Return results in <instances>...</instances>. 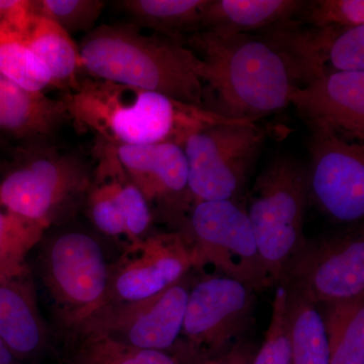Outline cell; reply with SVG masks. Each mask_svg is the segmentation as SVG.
Here are the masks:
<instances>
[{
	"instance_id": "obj_1",
	"label": "cell",
	"mask_w": 364,
	"mask_h": 364,
	"mask_svg": "<svg viewBox=\"0 0 364 364\" xmlns=\"http://www.w3.org/2000/svg\"><path fill=\"white\" fill-rule=\"evenodd\" d=\"M184 45L203 61L200 78L208 111L255 121L291 105L298 87L286 60L255 33H193Z\"/></svg>"
},
{
	"instance_id": "obj_2",
	"label": "cell",
	"mask_w": 364,
	"mask_h": 364,
	"mask_svg": "<svg viewBox=\"0 0 364 364\" xmlns=\"http://www.w3.org/2000/svg\"><path fill=\"white\" fill-rule=\"evenodd\" d=\"M62 100L74 123L112 146L183 148L189 136L208 127L237 122L161 93L90 76Z\"/></svg>"
},
{
	"instance_id": "obj_3",
	"label": "cell",
	"mask_w": 364,
	"mask_h": 364,
	"mask_svg": "<svg viewBox=\"0 0 364 364\" xmlns=\"http://www.w3.org/2000/svg\"><path fill=\"white\" fill-rule=\"evenodd\" d=\"M79 46L90 77L133 86L203 107V61L179 41L143 33L133 23L102 25Z\"/></svg>"
},
{
	"instance_id": "obj_4",
	"label": "cell",
	"mask_w": 364,
	"mask_h": 364,
	"mask_svg": "<svg viewBox=\"0 0 364 364\" xmlns=\"http://www.w3.org/2000/svg\"><path fill=\"white\" fill-rule=\"evenodd\" d=\"M309 202L308 169L293 157L275 158L251 189L247 214L272 284H279L287 262L305 241Z\"/></svg>"
},
{
	"instance_id": "obj_5",
	"label": "cell",
	"mask_w": 364,
	"mask_h": 364,
	"mask_svg": "<svg viewBox=\"0 0 364 364\" xmlns=\"http://www.w3.org/2000/svg\"><path fill=\"white\" fill-rule=\"evenodd\" d=\"M109 272L100 242L85 231L55 234L41 254V273L62 324L77 331L107 301Z\"/></svg>"
},
{
	"instance_id": "obj_6",
	"label": "cell",
	"mask_w": 364,
	"mask_h": 364,
	"mask_svg": "<svg viewBox=\"0 0 364 364\" xmlns=\"http://www.w3.org/2000/svg\"><path fill=\"white\" fill-rule=\"evenodd\" d=\"M91 172L81 158L45 145L28 146L23 159L0 182L6 212L47 228L85 198Z\"/></svg>"
},
{
	"instance_id": "obj_7",
	"label": "cell",
	"mask_w": 364,
	"mask_h": 364,
	"mask_svg": "<svg viewBox=\"0 0 364 364\" xmlns=\"http://www.w3.org/2000/svg\"><path fill=\"white\" fill-rule=\"evenodd\" d=\"M181 231L196 256V268L210 264L254 291L272 284L254 237L247 210L235 200H212L193 205Z\"/></svg>"
},
{
	"instance_id": "obj_8",
	"label": "cell",
	"mask_w": 364,
	"mask_h": 364,
	"mask_svg": "<svg viewBox=\"0 0 364 364\" xmlns=\"http://www.w3.org/2000/svg\"><path fill=\"white\" fill-rule=\"evenodd\" d=\"M264 140L262 129L246 121L215 124L189 136L183 150L193 205L236 202Z\"/></svg>"
},
{
	"instance_id": "obj_9",
	"label": "cell",
	"mask_w": 364,
	"mask_h": 364,
	"mask_svg": "<svg viewBox=\"0 0 364 364\" xmlns=\"http://www.w3.org/2000/svg\"><path fill=\"white\" fill-rule=\"evenodd\" d=\"M254 291L225 275H205L191 286L181 334L186 364L205 363L241 340L252 320Z\"/></svg>"
},
{
	"instance_id": "obj_10",
	"label": "cell",
	"mask_w": 364,
	"mask_h": 364,
	"mask_svg": "<svg viewBox=\"0 0 364 364\" xmlns=\"http://www.w3.org/2000/svg\"><path fill=\"white\" fill-rule=\"evenodd\" d=\"M279 284L296 289L316 306L363 296V230L305 239Z\"/></svg>"
},
{
	"instance_id": "obj_11",
	"label": "cell",
	"mask_w": 364,
	"mask_h": 364,
	"mask_svg": "<svg viewBox=\"0 0 364 364\" xmlns=\"http://www.w3.org/2000/svg\"><path fill=\"white\" fill-rule=\"evenodd\" d=\"M255 35L284 57L298 86L335 72L364 71V26H315L294 18Z\"/></svg>"
},
{
	"instance_id": "obj_12",
	"label": "cell",
	"mask_w": 364,
	"mask_h": 364,
	"mask_svg": "<svg viewBox=\"0 0 364 364\" xmlns=\"http://www.w3.org/2000/svg\"><path fill=\"white\" fill-rule=\"evenodd\" d=\"M188 274L149 298L105 306L77 331L102 335L128 346L167 352L181 338Z\"/></svg>"
},
{
	"instance_id": "obj_13",
	"label": "cell",
	"mask_w": 364,
	"mask_h": 364,
	"mask_svg": "<svg viewBox=\"0 0 364 364\" xmlns=\"http://www.w3.org/2000/svg\"><path fill=\"white\" fill-rule=\"evenodd\" d=\"M193 268L195 250L186 234L145 235L126 246L111 265L107 305L149 298L183 279Z\"/></svg>"
},
{
	"instance_id": "obj_14",
	"label": "cell",
	"mask_w": 364,
	"mask_h": 364,
	"mask_svg": "<svg viewBox=\"0 0 364 364\" xmlns=\"http://www.w3.org/2000/svg\"><path fill=\"white\" fill-rule=\"evenodd\" d=\"M309 196L335 221L358 222L364 215V144L329 131H311Z\"/></svg>"
},
{
	"instance_id": "obj_15",
	"label": "cell",
	"mask_w": 364,
	"mask_h": 364,
	"mask_svg": "<svg viewBox=\"0 0 364 364\" xmlns=\"http://www.w3.org/2000/svg\"><path fill=\"white\" fill-rule=\"evenodd\" d=\"M95 155L97 165L85 196L88 217L100 233L126 247L147 235L152 213L124 171L114 146L97 140Z\"/></svg>"
},
{
	"instance_id": "obj_16",
	"label": "cell",
	"mask_w": 364,
	"mask_h": 364,
	"mask_svg": "<svg viewBox=\"0 0 364 364\" xmlns=\"http://www.w3.org/2000/svg\"><path fill=\"white\" fill-rule=\"evenodd\" d=\"M129 178L142 193L153 219L181 222L193 207L188 159L174 144L114 146Z\"/></svg>"
},
{
	"instance_id": "obj_17",
	"label": "cell",
	"mask_w": 364,
	"mask_h": 364,
	"mask_svg": "<svg viewBox=\"0 0 364 364\" xmlns=\"http://www.w3.org/2000/svg\"><path fill=\"white\" fill-rule=\"evenodd\" d=\"M291 105L311 131L364 141V71L335 72L298 86Z\"/></svg>"
},
{
	"instance_id": "obj_18",
	"label": "cell",
	"mask_w": 364,
	"mask_h": 364,
	"mask_svg": "<svg viewBox=\"0 0 364 364\" xmlns=\"http://www.w3.org/2000/svg\"><path fill=\"white\" fill-rule=\"evenodd\" d=\"M70 121L63 100L33 92L0 75V133L28 146L45 145Z\"/></svg>"
},
{
	"instance_id": "obj_19",
	"label": "cell",
	"mask_w": 364,
	"mask_h": 364,
	"mask_svg": "<svg viewBox=\"0 0 364 364\" xmlns=\"http://www.w3.org/2000/svg\"><path fill=\"white\" fill-rule=\"evenodd\" d=\"M0 340L18 360L35 358L47 346L48 331L26 270L0 277Z\"/></svg>"
},
{
	"instance_id": "obj_20",
	"label": "cell",
	"mask_w": 364,
	"mask_h": 364,
	"mask_svg": "<svg viewBox=\"0 0 364 364\" xmlns=\"http://www.w3.org/2000/svg\"><path fill=\"white\" fill-rule=\"evenodd\" d=\"M299 0H208L200 31L218 35L257 33L298 18Z\"/></svg>"
},
{
	"instance_id": "obj_21",
	"label": "cell",
	"mask_w": 364,
	"mask_h": 364,
	"mask_svg": "<svg viewBox=\"0 0 364 364\" xmlns=\"http://www.w3.org/2000/svg\"><path fill=\"white\" fill-rule=\"evenodd\" d=\"M21 36L28 49L47 67L54 87L67 92L77 87L83 69L79 46L71 35L51 21L31 16Z\"/></svg>"
},
{
	"instance_id": "obj_22",
	"label": "cell",
	"mask_w": 364,
	"mask_h": 364,
	"mask_svg": "<svg viewBox=\"0 0 364 364\" xmlns=\"http://www.w3.org/2000/svg\"><path fill=\"white\" fill-rule=\"evenodd\" d=\"M208 0H124L119 6L136 28L183 43L200 32Z\"/></svg>"
},
{
	"instance_id": "obj_23",
	"label": "cell",
	"mask_w": 364,
	"mask_h": 364,
	"mask_svg": "<svg viewBox=\"0 0 364 364\" xmlns=\"http://www.w3.org/2000/svg\"><path fill=\"white\" fill-rule=\"evenodd\" d=\"M286 289L289 364H329L327 335L318 306L296 289Z\"/></svg>"
},
{
	"instance_id": "obj_24",
	"label": "cell",
	"mask_w": 364,
	"mask_h": 364,
	"mask_svg": "<svg viewBox=\"0 0 364 364\" xmlns=\"http://www.w3.org/2000/svg\"><path fill=\"white\" fill-rule=\"evenodd\" d=\"M318 308L327 335L329 364H364V294Z\"/></svg>"
},
{
	"instance_id": "obj_25",
	"label": "cell",
	"mask_w": 364,
	"mask_h": 364,
	"mask_svg": "<svg viewBox=\"0 0 364 364\" xmlns=\"http://www.w3.org/2000/svg\"><path fill=\"white\" fill-rule=\"evenodd\" d=\"M72 334L76 338L72 364H181L168 352L136 348L97 333Z\"/></svg>"
},
{
	"instance_id": "obj_26",
	"label": "cell",
	"mask_w": 364,
	"mask_h": 364,
	"mask_svg": "<svg viewBox=\"0 0 364 364\" xmlns=\"http://www.w3.org/2000/svg\"><path fill=\"white\" fill-rule=\"evenodd\" d=\"M0 75L33 92L52 87L47 67L23 42L20 33L0 30Z\"/></svg>"
},
{
	"instance_id": "obj_27",
	"label": "cell",
	"mask_w": 364,
	"mask_h": 364,
	"mask_svg": "<svg viewBox=\"0 0 364 364\" xmlns=\"http://www.w3.org/2000/svg\"><path fill=\"white\" fill-rule=\"evenodd\" d=\"M45 228L0 210V277L26 270L23 257Z\"/></svg>"
},
{
	"instance_id": "obj_28",
	"label": "cell",
	"mask_w": 364,
	"mask_h": 364,
	"mask_svg": "<svg viewBox=\"0 0 364 364\" xmlns=\"http://www.w3.org/2000/svg\"><path fill=\"white\" fill-rule=\"evenodd\" d=\"M105 4L102 0H28L31 16L51 21L71 36L91 32Z\"/></svg>"
},
{
	"instance_id": "obj_29",
	"label": "cell",
	"mask_w": 364,
	"mask_h": 364,
	"mask_svg": "<svg viewBox=\"0 0 364 364\" xmlns=\"http://www.w3.org/2000/svg\"><path fill=\"white\" fill-rule=\"evenodd\" d=\"M289 361L287 289L284 284H277L267 334L259 349L254 354L251 364H289Z\"/></svg>"
},
{
	"instance_id": "obj_30",
	"label": "cell",
	"mask_w": 364,
	"mask_h": 364,
	"mask_svg": "<svg viewBox=\"0 0 364 364\" xmlns=\"http://www.w3.org/2000/svg\"><path fill=\"white\" fill-rule=\"evenodd\" d=\"M315 26L353 28L364 26L363 0H314L305 1L296 18Z\"/></svg>"
},
{
	"instance_id": "obj_31",
	"label": "cell",
	"mask_w": 364,
	"mask_h": 364,
	"mask_svg": "<svg viewBox=\"0 0 364 364\" xmlns=\"http://www.w3.org/2000/svg\"><path fill=\"white\" fill-rule=\"evenodd\" d=\"M30 18L28 0H0V30L21 35Z\"/></svg>"
},
{
	"instance_id": "obj_32",
	"label": "cell",
	"mask_w": 364,
	"mask_h": 364,
	"mask_svg": "<svg viewBox=\"0 0 364 364\" xmlns=\"http://www.w3.org/2000/svg\"><path fill=\"white\" fill-rule=\"evenodd\" d=\"M255 352L253 344L241 339L220 355L200 364H251Z\"/></svg>"
},
{
	"instance_id": "obj_33",
	"label": "cell",
	"mask_w": 364,
	"mask_h": 364,
	"mask_svg": "<svg viewBox=\"0 0 364 364\" xmlns=\"http://www.w3.org/2000/svg\"><path fill=\"white\" fill-rule=\"evenodd\" d=\"M0 364H18V359L7 348L6 345L1 340H0Z\"/></svg>"
}]
</instances>
